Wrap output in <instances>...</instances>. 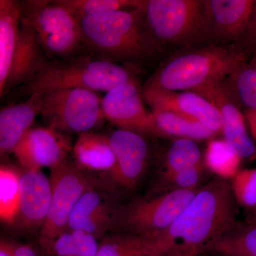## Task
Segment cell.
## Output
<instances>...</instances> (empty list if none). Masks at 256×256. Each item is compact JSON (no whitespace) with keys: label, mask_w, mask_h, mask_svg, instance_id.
<instances>
[{"label":"cell","mask_w":256,"mask_h":256,"mask_svg":"<svg viewBox=\"0 0 256 256\" xmlns=\"http://www.w3.org/2000/svg\"><path fill=\"white\" fill-rule=\"evenodd\" d=\"M237 208L230 183L216 178L198 188L174 223L154 239L160 256L204 254L214 240L236 223Z\"/></svg>","instance_id":"6da1fadb"},{"label":"cell","mask_w":256,"mask_h":256,"mask_svg":"<svg viewBox=\"0 0 256 256\" xmlns=\"http://www.w3.org/2000/svg\"><path fill=\"white\" fill-rule=\"evenodd\" d=\"M143 8L78 18L84 54L140 67L163 52L146 28Z\"/></svg>","instance_id":"7a4b0ae2"},{"label":"cell","mask_w":256,"mask_h":256,"mask_svg":"<svg viewBox=\"0 0 256 256\" xmlns=\"http://www.w3.org/2000/svg\"><path fill=\"white\" fill-rule=\"evenodd\" d=\"M249 47L208 44L174 54L148 79L142 88L194 92L222 82L250 60Z\"/></svg>","instance_id":"3957f363"},{"label":"cell","mask_w":256,"mask_h":256,"mask_svg":"<svg viewBox=\"0 0 256 256\" xmlns=\"http://www.w3.org/2000/svg\"><path fill=\"white\" fill-rule=\"evenodd\" d=\"M141 72L140 67L114 63L84 54L66 58L44 60L32 76L18 87V94L28 98L58 88L106 92L136 78Z\"/></svg>","instance_id":"277c9868"},{"label":"cell","mask_w":256,"mask_h":256,"mask_svg":"<svg viewBox=\"0 0 256 256\" xmlns=\"http://www.w3.org/2000/svg\"><path fill=\"white\" fill-rule=\"evenodd\" d=\"M142 11L146 28L163 50L210 44L204 0H146Z\"/></svg>","instance_id":"5b68a950"},{"label":"cell","mask_w":256,"mask_h":256,"mask_svg":"<svg viewBox=\"0 0 256 256\" xmlns=\"http://www.w3.org/2000/svg\"><path fill=\"white\" fill-rule=\"evenodd\" d=\"M44 60L33 32L22 20L20 3L0 12V101L23 85Z\"/></svg>","instance_id":"8992f818"},{"label":"cell","mask_w":256,"mask_h":256,"mask_svg":"<svg viewBox=\"0 0 256 256\" xmlns=\"http://www.w3.org/2000/svg\"><path fill=\"white\" fill-rule=\"evenodd\" d=\"M18 3L22 20L33 32L42 50L57 58H66L82 50L78 18L56 0Z\"/></svg>","instance_id":"52a82bcc"},{"label":"cell","mask_w":256,"mask_h":256,"mask_svg":"<svg viewBox=\"0 0 256 256\" xmlns=\"http://www.w3.org/2000/svg\"><path fill=\"white\" fill-rule=\"evenodd\" d=\"M198 188L151 193L138 198L118 208L114 229L154 240L182 213Z\"/></svg>","instance_id":"ba28073f"},{"label":"cell","mask_w":256,"mask_h":256,"mask_svg":"<svg viewBox=\"0 0 256 256\" xmlns=\"http://www.w3.org/2000/svg\"><path fill=\"white\" fill-rule=\"evenodd\" d=\"M40 114L48 127L64 134L92 132L104 122L97 92L82 88H58L41 92Z\"/></svg>","instance_id":"9c48e42d"},{"label":"cell","mask_w":256,"mask_h":256,"mask_svg":"<svg viewBox=\"0 0 256 256\" xmlns=\"http://www.w3.org/2000/svg\"><path fill=\"white\" fill-rule=\"evenodd\" d=\"M52 197L48 215L41 227L40 242L43 246L67 230L69 216L82 195L96 186L89 172L70 160L50 170Z\"/></svg>","instance_id":"30bf717a"},{"label":"cell","mask_w":256,"mask_h":256,"mask_svg":"<svg viewBox=\"0 0 256 256\" xmlns=\"http://www.w3.org/2000/svg\"><path fill=\"white\" fill-rule=\"evenodd\" d=\"M208 43L249 47L254 34L256 2L204 0Z\"/></svg>","instance_id":"8fae6325"},{"label":"cell","mask_w":256,"mask_h":256,"mask_svg":"<svg viewBox=\"0 0 256 256\" xmlns=\"http://www.w3.org/2000/svg\"><path fill=\"white\" fill-rule=\"evenodd\" d=\"M104 118L119 129L143 134H153L152 112L144 105L137 78L131 79L109 92L101 99Z\"/></svg>","instance_id":"7c38bea8"},{"label":"cell","mask_w":256,"mask_h":256,"mask_svg":"<svg viewBox=\"0 0 256 256\" xmlns=\"http://www.w3.org/2000/svg\"><path fill=\"white\" fill-rule=\"evenodd\" d=\"M69 134L46 127H32L18 143L14 156L24 170H52L69 159Z\"/></svg>","instance_id":"4fadbf2b"},{"label":"cell","mask_w":256,"mask_h":256,"mask_svg":"<svg viewBox=\"0 0 256 256\" xmlns=\"http://www.w3.org/2000/svg\"><path fill=\"white\" fill-rule=\"evenodd\" d=\"M114 156V168L106 174L116 186L132 190L146 173L148 146L142 136L118 129L109 136Z\"/></svg>","instance_id":"5bb4252c"},{"label":"cell","mask_w":256,"mask_h":256,"mask_svg":"<svg viewBox=\"0 0 256 256\" xmlns=\"http://www.w3.org/2000/svg\"><path fill=\"white\" fill-rule=\"evenodd\" d=\"M143 100L152 111L174 112L196 121L214 132H222V116L212 102L192 92H171L159 88H142Z\"/></svg>","instance_id":"9a60e30c"},{"label":"cell","mask_w":256,"mask_h":256,"mask_svg":"<svg viewBox=\"0 0 256 256\" xmlns=\"http://www.w3.org/2000/svg\"><path fill=\"white\" fill-rule=\"evenodd\" d=\"M203 96L216 108L222 116L224 140L240 158L256 154V146L244 116L223 82L210 84L193 92Z\"/></svg>","instance_id":"2e32d148"},{"label":"cell","mask_w":256,"mask_h":256,"mask_svg":"<svg viewBox=\"0 0 256 256\" xmlns=\"http://www.w3.org/2000/svg\"><path fill=\"white\" fill-rule=\"evenodd\" d=\"M118 208L94 186L86 192L74 206L67 229L90 234L98 239L114 229Z\"/></svg>","instance_id":"e0dca14e"},{"label":"cell","mask_w":256,"mask_h":256,"mask_svg":"<svg viewBox=\"0 0 256 256\" xmlns=\"http://www.w3.org/2000/svg\"><path fill=\"white\" fill-rule=\"evenodd\" d=\"M41 94H34L18 104L0 106V163L14 154L18 143L33 127L40 114Z\"/></svg>","instance_id":"ac0fdd59"},{"label":"cell","mask_w":256,"mask_h":256,"mask_svg":"<svg viewBox=\"0 0 256 256\" xmlns=\"http://www.w3.org/2000/svg\"><path fill=\"white\" fill-rule=\"evenodd\" d=\"M50 197V178L42 170H24L20 175L18 218L25 226L42 227L48 215Z\"/></svg>","instance_id":"d6986e66"},{"label":"cell","mask_w":256,"mask_h":256,"mask_svg":"<svg viewBox=\"0 0 256 256\" xmlns=\"http://www.w3.org/2000/svg\"><path fill=\"white\" fill-rule=\"evenodd\" d=\"M224 86L240 108L244 110V118L252 139L256 138V60L240 64L224 80Z\"/></svg>","instance_id":"ffe728a7"},{"label":"cell","mask_w":256,"mask_h":256,"mask_svg":"<svg viewBox=\"0 0 256 256\" xmlns=\"http://www.w3.org/2000/svg\"><path fill=\"white\" fill-rule=\"evenodd\" d=\"M74 162L87 172H108L114 168V156L108 136L88 132L79 134L72 146Z\"/></svg>","instance_id":"44dd1931"},{"label":"cell","mask_w":256,"mask_h":256,"mask_svg":"<svg viewBox=\"0 0 256 256\" xmlns=\"http://www.w3.org/2000/svg\"><path fill=\"white\" fill-rule=\"evenodd\" d=\"M152 118L153 134L156 136L188 139L197 142L212 140L217 134L196 121L168 111H152Z\"/></svg>","instance_id":"7402d4cb"},{"label":"cell","mask_w":256,"mask_h":256,"mask_svg":"<svg viewBox=\"0 0 256 256\" xmlns=\"http://www.w3.org/2000/svg\"><path fill=\"white\" fill-rule=\"evenodd\" d=\"M205 252L216 256H256L255 224L236 222L206 248Z\"/></svg>","instance_id":"603a6c76"},{"label":"cell","mask_w":256,"mask_h":256,"mask_svg":"<svg viewBox=\"0 0 256 256\" xmlns=\"http://www.w3.org/2000/svg\"><path fill=\"white\" fill-rule=\"evenodd\" d=\"M99 242L90 234L67 229L41 246L45 256H96Z\"/></svg>","instance_id":"cb8c5ba5"},{"label":"cell","mask_w":256,"mask_h":256,"mask_svg":"<svg viewBox=\"0 0 256 256\" xmlns=\"http://www.w3.org/2000/svg\"><path fill=\"white\" fill-rule=\"evenodd\" d=\"M158 256L154 239L122 232L104 238L96 256Z\"/></svg>","instance_id":"d4e9b609"},{"label":"cell","mask_w":256,"mask_h":256,"mask_svg":"<svg viewBox=\"0 0 256 256\" xmlns=\"http://www.w3.org/2000/svg\"><path fill=\"white\" fill-rule=\"evenodd\" d=\"M20 175L13 166L0 163V220L10 223L18 218Z\"/></svg>","instance_id":"484cf974"},{"label":"cell","mask_w":256,"mask_h":256,"mask_svg":"<svg viewBox=\"0 0 256 256\" xmlns=\"http://www.w3.org/2000/svg\"><path fill=\"white\" fill-rule=\"evenodd\" d=\"M203 164L201 150L196 142L188 139H176L166 152L162 168L160 169V178Z\"/></svg>","instance_id":"4316f807"},{"label":"cell","mask_w":256,"mask_h":256,"mask_svg":"<svg viewBox=\"0 0 256 256\" xmlns=\"http://www.w3.org/2000/svg\"><path fill=\"white\" fill-rule=\"evenodd\" d=\"M77 18L119 10L140 9L146 0H56Z\"/></svg>","instance_id":"83f0119b"},{"label":"cell","mask_w":256,"mask_h":256,"mask_svg":"<svg viewBox=\"0 0 256 256\" xmlns=\"http://www.w3.org/2000/svg\"><path fill=\"white\" fill-rule=\"evenodd\" d=\"M240 160L224 140H212L205 153L204 162L218 178L226 180L238 171Z\"/></svg>","instance_id":"f1b7e54d"},{"label":"cell","mask_w":256,"mask_h":256,"mask_svg":"<svg viewBox=\"0 0 256 256\" xmlns=\"http://www.w3.org/2000/svg\"><path fill=\"white\" fill-rule=\"evenodd\" d=\"M203 164L190 166L168 175L160 178L156 188L151 193H159L171 190H197L202 175Z\"/></svg>","instance_id":"f546056e"},{"label":"cell","mask_w":256,"mask_h":256,"mask_svg":"<svg viewBox=\"0 0 256 256\" xmlns=\"http://www.w3.org/2000/svg\"><path fill=\"white\" fill-rule=\"evenodd\" d=\"M230 186L236 204L246 208H256V169L238 170L232 178Z\"/></svg>","instance_id":"4dcf8cb0"},{"label":"cell","mask_w":256,"mask_h":256,"mask_svg":"<svg viewBox=\"0 0 256 256\" xmlns=\"http://www.w3.org/2000/svg\"><path fill=\"white\" fill-rule=\"evenodd\" d=\"M12 256H40L38 252L28 244H15Z\"/></svg>","instance_id":"1f68e13d"},{"label":"cell","mask_w":256,"mask_h":256,"mask_svg":"<svg viewBox=\"0 0 256 256\" xmlns=\"http://www.w3.org/2000/svg\"><path fill=\"white\" fill-rule=\"evenodd\" d=\"M14 244L0 239V256H12Z\"/></svg>","instance_id":"d6a6232c"},{"label":"cell","mask_w":256,"mask_h":256,"mask_svg":"<svg viewBox=\"0 0 256 256\" xmlns=\"http://www.w3.org/2000/svg\"><path fill=\"white\" fill-rule=\"evenodd\" d=\"M12 0H0V12L8 8L11 4Z\"/></svg>","instance_id":"836d02e7"},{"label":"cell","mask_w":256,"mask_h":256,"mask_svg":"<svg viewBox=\"0 0 256 256\" xmlns=\"http://www.w3.org/2000/svg\"><path fill=\"white\" fill-rule=\"evenodd\" d=\"M203 254H198V255L192 256H203Z\"/></svg>","instance_id":"e575fe53"},{"label":"cell","mask_w":256,"mask_h":256,"mask_svg":"<svg viewBox=\"0 0 256 256\" xmlns=\"http://www.w3.org/2000/svg\"></svg>","instance_id":"d590c367"}]
</instances>
